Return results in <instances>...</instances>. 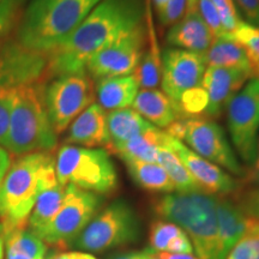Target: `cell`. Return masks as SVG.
<instances>
[{
	"label": "cell",
	"instance_id": "6da1fadb",
	"mask_svg": "<svg viewBox=\"0 0 259 259\" xmlns=\"http://www.w3.org/2000/svg\"><path fill=\"white\" fill-rule=\"evenodd\" d=\"M143 0H101L72 34L48 54V76L87 72L90 58L143 24Z\"/></svg>",
	"mask_w": 259,
	"mask_h": 259
},
{
	"label": "cell",
	"instance_id": "7a4b0ae2",
	"mask_svg": "<svg viewBox=\"0 0 259 259\" xmlns=\"http://www.w3.org/2000/svg\"><path fill=\"white\" fill-rule=\"evenodd\" d=\"M58 184L56 158L50 153L22 155L0 183V226L3 235L28 227L38 194Z\"/></svg>",
	"mask_w": 259,
	"mask_h": 259
},
{
	"label": "cell",
	"instance_id": "3957f363",
	"mask_svg": "<svg viewBox=\"0 0 259 259\" xmlns=\"http://www.w3.org/2000/svg\"><path fill=\"white\" fill-rule=\"evenodd\" d=\"M101 0H29L19 19L16 41L50 53L82 23Z\"/></svg>",
	"mask_w": 259,
	"mask_h": 259
},
{
	"label": "cell",
	"instance_id": "277c9868",
	"mask_svg": "<svg viewBox=\"0 0 259 259\" xmlns=\"http://www.w3.org/2000/svg\"><path fill=\"white\" fill-rule=\"evenodd\" d=\"M218 199L202 191L171 192L155 202L154 211L186 233L198 259H220Z\"/></svg>",
	"mask_w": 259,
	"mask_h": 259
},
{
	"label": "cell",
	"instance_id": "5b68a950",
	"mask_svg": "<svg viewBox=\"0 0 259 259\" xmlns=\"http://www.w3.org/2000/svg\"><path fill=\"white\" fill-rule=\"evenodd\" d=\"M57 147V134L51 124L40 84L15 89L6 150L17 156L48 153Z\"/></svg>",
	"mask_w": 259,
	"mask_h": 259
},
{
	"label": "cell",
	"instance_id": "8992f818",
	"mask_svg": "<svg viewBox=\"0 0 259 259\" xmlns=\"http://www.w3.org/2000/svg\"><path fill=\"white\" fill-rule=\"evenodd\" d=\"M56 174L61 186L73 185L83 191L106 196L118 186V174L108 151L65 144L58 151Z\"/></svg>",
	"mask_w": 259,
	"mask_h": 259
},
{
	"label": "cell",
	"instance_id": "52a82bcc",
	"mask_svg": "<svg viewBox=\"0 0 259 259\" xmlns=\"http://www.w3.org/2000/svg\"><path fill=\"white\" fill-rule=\"evenodd\" d=\"M142 235L137 213L125 200H115L94 216L72 246L88 253H101L136 244Z\"/></svg>",
	"mask_w": 259,
	"mask_h": 259
},
{
	"label": "cell",
	"instance_id": "ba28073f",
	"mask_svg": "<svg viewBox=\"0 0 259 259\" xmlns=\"http://www.w3.org/2000/svg\"><path fill=\"white\" fill-rule=\"evenodd\" d=\"M167 134L185 141L186 147L222 169L236 177L246 174L218 122L204 118L178 119L168 126Z\"/></svg>",
	"mask_w": 259,
	"mask_h": 259
},
{
	"label": "cell",
	"instance_id": "9c48e42d",
	"mask_svg": "<svg viewBox=\"0 0 259 259\" xmlns=\"http://www.w3.org/2000/svg\"><path fill=\"white\" fill-rule=\"evenodd\" d=\"M102 196L83 191L73 185L65 186V196L60 209L53 220L36 234L46 245L57 248L72 246L73 241L99 212Z\"/></svg>",
	"mask_w": 259,
	"mask_h": 259
},
{
	"label": "cell",
	"instance_id": "30bf717a",
	"mask_svg": "<svg viewBox=\"0 0 259 259\" xmlns=\"http://www.w3.org/2000/svg\"><path fill=\"white\" fill-rule=\"evenodd\" d=\"M94 100L95 87L87 72L56 77L44 88L45 106L57 135L69 127Z\"/></svg>",
	"mask_w": 259,
	"mask_h": 259
},
{
	"label": "cell",
	"instance_id": "8fae6325",
	"mask_svg": "<svg viewBox=\"0 0 259 259\" xmlns=\"http://www.w3.org/2000/svg\"><path fill=\"white\" fill-rule=\"evenodd\" d=\"M227 125L242 161L252 166L257 156L259 132V78L247 80L227 106Z\"/></svg>",
	"mask_w": 259,
	"mask_h": 259
},
{
	"label": "cell",
	"instance_id": "7c38bea8",
	"mask_svg": "<svg viewBox=\"0 0 259 259\" xmlns=\"http://www.w3.org/2000/svg\"><path fill=\"white\" fill-rule=\"evenodd\" d=\"M147 31L144 24L118 37L97 52L87 64V73L96 82L103 78L134 74L137 70L144 46Z\"/></svg>",
	"mask_w": 259,
	"mask_h": 259
},
{
	"label": "cell",
	"instance_id": "4fadbf2b",
	"mask_svg": "<svg viewBox=\"0 0 259 259\" xmlns=\"http://www.w3.org/2000/svg\"><path fill=\"white\" fill-rule=\"evenodd\" d=\"M48 77V54L32 51L17 41L0 45V87L16 89L35 85Z\"/></svg>",
	"mask_w": 259,
	"mask_h": 259
},
{
	"label": "cell",
	"instance_id": "5bb4252c",
	"mask_svg": "<svg viewBox=\"0 0 259 259\" xmlns=\"http://www.w3.org/2000/svg\"><path fill=\"white\" fill-rule=\"evenodd\" d=\"M205 69V60L200 54L167 48L161 53L162 90L176 105L184 93L200 85Z\"/></svg>",
	"mask_w": 259,
	"mask_h": 259
},
{
	"label": "cell",
	"instance_id": "9a60e30c",
	"mask_svg": "<svg viewBox=\"0 0 259 259\" xmlns=\"http://www.w3.org/2000/svg\"><path fill=\"white\" fill-rule=\"evenodd\" d=\"M161 144L170 149L189 170L203 192L216 197H226L239 190V183L222 168L186 147L179 139L163 132Z\"/></svg>",
	"mask_w": 259,
	"mask_h": 259
},
{
	"label": "cell",
	"instance_id": "2e32d148",
	"mask_svg": "<svg viewBox=\"0 0 259 259\" xmlns=\"http://www.w3.org/2000/svg\"><path fill=\"white\" fill-rule=\"evenodd\" d=\"M251 78H253V74L241 69L206 67L200 83L208 94L209 99L208 107L204 114L212 119L219 118L223 109L227 108L229 101Z\"/></svg>",
	"mask_w": 259,
	"mask_h": 259
},
{
	"label": "cell",
	"instance_id": "e0dca14e",
	"mask_svg": "<svg viewBox=\"0 0 259 259\" xmlns=\"http://www.w3.org/2000/svg\"><path fill=\"white\" fill-rule=\"evenodd\" d=\"M67 142L84 148H109L107 113L99 103L90 105L71 122Z\"/></svg>",
	"mask_w": 259,
	"mask_h": 259
},
{
	"label": "cell",
	"instance_id": "ac0fdd59",
	"mask_svg": "<svg viewBox=\"0 0 259 259\" xmlns=\"http://www.w3.org/2000/svg\"><path fill=\"white\" fill-rule=\"evenodd\" d=\"M213 40L215 37L212 32L197 10L187 11L186 15L177 22L167 34L168 45L174 48L198 53L200 56H204L208 52Z\"/></svg>",
	"mask_w": 259,
	"mask_h": 259
},
{
	"label": "cell",
	"instance_id": "d6986e66",
	"mask_svg": "<svg viewBox=\"0 0 259 259\" xmlns=\"http://www.w3.org/2000/svg\"><path fill=\"white\" fill-rule=\"evenodd\" d=\"M250 220L238 204L219 197L218 199V227L220 259H226L232 248L248 232L252 225Z\"/></svg>",
	"mask_w": 259,
	"mask_h": 259
},
{
	"label": "cell",
	"instance_id": "ffe728a7",
	"mask_svg": "<svg viewBox=\"0 0 259 259\" xmlns=\"http://www.w3.org/2000/svg\"><path fill=\"white\" fill-rule=\"evenodd\" d=\"M203 57L208 66L241 69L259 78V65L254 63L244 46L231 37L215 38Z\"/></svg>",
	"mask_w": 259,
	"mask_h": 259
},
{
	"label": "cell",
	"instance_id": "44dd1931",
	"mask_svg": "<svg viewBox=\"0 0 259 259\" xmlns=\"http://www.w3.org/2000/svg\"><path fill=\"white\" fill-rule=\"evenodd\" d=\"M139 89L136 76L130 74L97 80L95 93L99 105L105 111L113 112L132 107Z\"/></svg>",
	"mask_w": 259,
	"mask_h": 259
},
{
	"label": "cell",
	"instance_id": "7402d4cb",
	"mask_svg": "<svg viewBox=\"0 0 259 259\" xmlns=\"http://www.w3.org/2000/svg\"><path fill=\"white\" fill-rule=\"evenodd\" d=\"M131 108L155 127L167 128L179 119L169 97L156 89L139 90Z\"/></svg>",
	"mask_w": 259,
	"mask_h": 259
},
{
	"label": "cell",
	"instance_id": "603a6c76",
	"mask_svg": "<svg viewBox=\"0 0 259 259\" xmlns=\"http://www.w3.org/2000/svg\"><path fill=\"white\" fill-rule=\"evenodd\" d=\"M107 125H108V134L111 139L109 144L111 150L120 147L136 136L144 134L155 127L131 107L109 112L107 114Z\"/></svg>",
	"mask_w": 259,
	"mask_h": 259
},
{
	"label": "cell",
	"instance_id": "cb8c5ba5",
	"mask_svg": "<svg viewBox=\"0 0 259 259\" xmlns=\"http://www.w3.org/2000/svg\"><path fill=\"white\" fill-rule=\"evenodd\" d=\"M147 16V51L142 54L135 76L142 89H156L161 80V52L158 50L156 34L151 21V12L149 8L145 9Z\"/></svg>",
	"mask_w": 259,
	"mask_h": 259
},
{
	"label": "cell",
	"instance_id": "d4e9b609",
	"mask_svg": "<svg viewBox=\"0 0 259 259\" xmlns=\"http://www.w3.org/2000/svg\"><path fill=\"white\" fill-rule=\"evenodd\" d=\"M122 162L135 183L142 189L166 194L176 192V187L161 164L136 160H124Z\"/></svg>",
	"mask_w": 259,
	"mask_h": 259
},
{
	"label": "cell",
	"instance_id": "484cf974",
	"mask_svg": "<svg viewBox=\"0 0 259 259\" xmlns=\"http://www.w3.org/2000/svg\"><path fill=\"white\" fill-rule=\"evenodd\" d=\"M163 131L154 127L144 134L138 135L120 147L113 149L119 157L124 160H136L142 162H158V149L161 147Z\"/></svg>",
	"mask_w": 259,
	"mask_h": 259
},
{
	"label": "cell",
	"instance_id": "4316f807",
	"mask_svg": "<svg viewBox=\"0 0 259 259\" xmlns=\"http://www.w3.org/2000/svg\"><path fill=\"white\" fill-rule=\"evenodd\" d=\"M64 196L65 186H61L59 183L42 191L29 216L28 228L35 234H38L56 216L63 204Z\"/></svg>",
	"mask_w": 259,
	"mask_h": 259
},
{
	"label": "cell",
	"instance_id": "83f0119b",
	"mask_svg": "<svg viewBox=\"0 0 259 259\" xmlns=\"http://www.w3.org/2000/svg\"><path fill=\"white\" fill-rule=\"evenodd\" d=\"M157 163L161 164L163 169L167 171L168 177H169L174 187H176V192L185 193L202 191L193 178L191 177V174L186 169V167L184 166L183 162L179 160V157L170 149L162 144L158 149Z\"/></svg>",
	"mask_w": 259,
	"mask_h": 259
},
{
	"label": "cell",
	"instance_id": "f1b7e54d",
	"mask_svg": "<svg viewBox=\"0 0 259 259\" xmlns=\"http://www.w3.org/2000/svg\"><path fill=\"white\" fill-rule=\"evenodd\" d=\"M4 242L6 250L21 252L34 259H46L47 245L28 227L5 234Z\"/></svg>",
	"mask_w": 259,
	"mask_h": 259
},
{
	"label": "cell",
	"instance_id": "f546056e",
	"mask_svg": "<svg viewBox=\"0 0 259 259\" xmlns=\"http://www.w3.org/2000/svg\"><path fill=\"white\" fill-rule=\"evenodd\" d=\"M186 233L176 223L166 220H156L151 223L149 231V244L154 252H167L171 242Z\"/></svg>",
	"mask_w": 259,
	"mask_h": 259
},
{
	"label": "cell",
	"instance_id": "4dcf8cb0",
	"mask_svg": "<svg viewBox=\"0 0 259 259\" xmlns=\"http://www.w3.org/2000/svg\"><path fill=\"white\" fill-rule=\"evenodd\" d=\"M208 103V94L202 85H198L184 93L174 106L179 119H186L197 118V115L205 113Z\"/></svg>",
	"mask_w": 259,
	"mask_h": 259
},
{
	"label": "cell",
	"instance_id": "1f68e13d",
	"mask_svg": "<svg viewBox=\"0 0 259 259\" xmlns=\"http://www.w3.org/2000/svg\"><path fill=\"white\" fill-rule=\"evenodd\" d=\"M15 89L0 87V145L6 149L9 137L10 119L14 107Z\"/></svg>",
	"mask_w": 259,
	"mask_h": 259
},
{
	"label": "cell",
	"instance_id": "d6a6232c",
	"mask_svg": "<svg viewBox=\"0 0 259 259\" xmlns=\"http://www.w3.org/2000/svg\"><path fill=\"white\" fill-rule=\"evenodd\" d=\"M226 259H259V234L248 232L236 242Z\"/></svg>",
	"mask_w": 259,
	"mask_h": 259
},
{
	"label": "cell",
	"instance_id": "836d02e7",
	"mask_svg": "<svg viewBox=\"0 0 259 259\" xmlns=\"http://www.w3.org/2000/svg\"><path fill=\"white\" fill-rule=\"evenodd\" d=\"M211 2L218 10L220 18H221L226 36H229L242 22L239 10L236 9L233 0H211Z\"/></svg>",
	"mask_w": 259,
	"mask_h": 259
},
{
	"label": "cell",
	"instance_id": "e575fe53",
	"mask_svg": "<svg viewBox=\"0 0 259 259\" xmlns=\"http://www.w3.org/2000/svg\"><path fill=\"white\" fill-rule=\"evenodd\" d=\"M25 2L27 0H0V35L8 32L17 23Z\"/></svg>",
	"mask_w": 259,
	"mask_h": 259
},
{
	"label": "cell",
	"instance_id": "d590c367",
	"mask_svg": "<svg viewBox=\"0 0 259 259\" xmlns=\"http://www.w3.org/2000/svg\"><path fill=\"white\" fill-rule=\"evenodd\" d=\"M197 11L199 12L200 17L205 22V24L208 25L210 31L212 32L213 37L218 38L226 36L221 18H220L218 10L212 4L211 0H198L197 2Z\"/></svg>",
	"mask_w": 259,
	"mask_h": 259
},
{
	"label": "cell",
	"instance_id": "8d00e7d4",
	"mask_svg": "<svg viewBox=\"0 0 259 259\" xmlns=\"http://www.w3.org/2000/svg\"><path fill=\"white\" fill-rule=\"evenodd\" d=\"M187 11V0H168L162 8L157 10L158 21L162 25H174L184 17Z\"/></svg>",
	"mask_w": 259,
	"mask_h": 259
},
{
	"label": "cell",
	"instance_id": "74e56055",
	"mask_svg": "<svg viewBox=\"0 0 259 259\" xmlns=\"http://www.w3.org/2000/svg\"><path fill=\"white\" fill-rule=\"evenodd\" d=\"M238 205L248 219L259 222V187L242 194Z\"/></svg>",
	"mask_w": 259,
	"mask_h": 259
},
{
	"label": "cell",
	"instance_id": "f35d334b",
	"mask_svg": "<svg viewBox=\"0 0 259 259\" xmlns=\"http://www.w3.org/2000/svg\"><path fill=\"white\" fill-rule=\"evenodd\" d=\"M236 9L245 16L246 22L259 28V0H233Z\"/></svg>",
	"mask_w": 259,
	"mask_h": 259
},
{
	"label": "cell",
	"instance_id": "ab89813d",
	"mask_svg": "<svg viewBox=\"0 0 259 259\" xmlns=\"http://www.w3.org/2000/svg\"><path fill=\"white\" fill-rule=\"evenodd\" d=\"M46 259H97L95 255L83 251H67L58 252L53 251L46 255Z\"/></svg>",
	"mask_w": 259,
	"mask_h": 259
},
{
	"label": "cell",
	"instance_id": "60d3db41",
	"mask_svg": "<svg viewBox=\"0 0 259 259\" xmlns=\"http://www.w3.org/2000/svg\"><path fill=\"white\" fill-rule=\"evenodd\" d=\"M246 181L252 184V185H259V139L257 148V156L253 163H252L251 169L246 174Z\"/></svg>",
	"mask_w": 259,
	"mask_h": 259
},
{
	"label": "cell",
	"instance_id": "b9f144b4",
	"mask_svg": "<svg viewBox=\"0 0 259 259\" xmlns=\"http://www.w3.org/2000/svg\"><path fill=\"white\" fill-rule=\"evenodd\" d=\"M10 166H11V157H10L8 150L0 145V183L4 179L5 174L8 173Z\"/></svg>",
	"mask_w": 259,
	"mask_h": 259
},
{
	"label": "cell",
	"instance_id": "7bdbcfd3",
	"mask_svg": "<svg viewBox=\"0 0 259 259\" xmlns=\"http://www.w3.org/2000/svg\"><path fill=\"white\" fill-rule=\"evenodd\" d=\"M158 259H198L197 255L189 253H168V252H156Z\"/></svg>",
	"mask_w": 259,
	"mask_h": 259
},
{
	"label": "cell",
	"instance_id": "ee69618b",
	"mask_svg": "<svg viewBox=\"0 0 259 259\" xmlns=\"http://www.w3.org/2000/svg\"><path fill=\"white\" fill-rule=\"evenodd\" d=\"M145 257V250L142 252H128V253H122L114 255L111 259H144Z\"/></svg>",
	"mask_w": 259,
	"mask_h": 259
},
{
	"label": "cell",
	"instance_id": "f6af8a7d",
	"mask_svg": "<svg viewBox=\"0 0 259 259\" xmlns=\"http://www.w3.org/2000/svg\"><path fill=\"white\" fill-rule=\"evenodd\" d=\"M6 259H34V258L29 257L27 254L21 253V252L6 250Z\"/></svg>",
	"mask_w": 259,
	"mask_h": 259
},
{
	"label": "cell",
	"instance_id": "bcb514c9",
	"mask_svg": "<svg viewBox=\"0 0 259 259\" xmlns=\"http://www.w3.org/2000/svg\"><path fill=\"white\" fill-rule=\"evenodd\" d=\"M0 259H4V235H3L2 226H0Z\"/></svg>",
	"mask_w": 259,
	"mask_h": 259
},
{
	"label": "cell",
	"instance_id": "7dc6e473",
	"mask_svg": "<svg viewBox=\"0 0 259 259\" xmlns=\"http://www.w3.org/2000/svg\"><path fill=\"white\" fill-rule=\"evenodd\" d=\"M197 2H198V0H187V11H196Z\"/></svg>",
	"mask_w": 259,
	"mask_h": 259
},
{
	"label": "cell",
	"instance_id": "c3c4849f",
	"mask_svg": "<svg viewBox=\"0 0 259 259\" xmlns=\"http://www.w3.org/2000/svg\"><path fill=\"white\" fill-rule=\"evenodd\" d=\"M144 259H158L157 255H156V252H154L153 250H150V248H147L145 250V257Z\"/></svg>",
	"mask_w": 259,
	"mask_h": 259
},
{
	"label": "cell",
	"instance_id": "681fc988",
	"mask_svg": "<svg viewBox=\"0 0 259 259\" xmlns=\"http://www.w3.org/2000/svg\"><path fill=\"white\" fill-rule=\"evenodd\" d=\"M168 2V0H153V4L155 6V9L158 10L160 8H162L166 3Z\"/></svg>",
	"mask_w": 259,
	"mask_h": 259
},
{
	"label": "cell",
	"instance_id": "f907efd6",
	"mask_svg": "<svg viewBox=\"0 0 259 259\" xmlns=\"http://www.w3.org/2000/svg\"><path fill=\"white\" fill-rule=\"evenodd\" d=\"M250 231L254 232V233H258V234H259V222H255V221L252 222V225L250 227Z\"/></svg>",
	"mask_w": 259,
	"mask_h": 259
}]
</instances>
